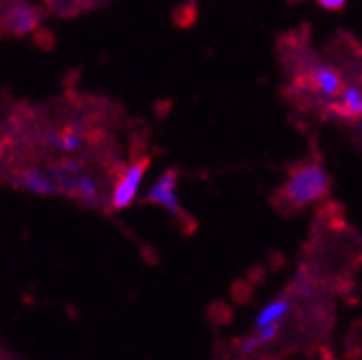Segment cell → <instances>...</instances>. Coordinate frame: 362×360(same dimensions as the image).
<instances>
[{"label":"cell","instance_id":"6da1fadb","mask_svg":"<svg viewBox=\"0 0 362 360\" xmlns=\"http://www.w3.org/2000/svg\"><path fill=\"white\" fill-rule=\"evenodd\" d=\"M329 192V175L318 161L312 164H300L289 170L287 182L281 190L285 202L294 208H307L320 202Z\"/></svg>","mask_w":362,"mask_h":360},{"label":"cell","instance_id":"7a4b0ae2","mask_svg":"<svg viewBox=\"0 0 362 360\" xmlns=\"http://www.w3.org/2000/svg\"><path fill=\"white\" fill-rule=\"evenodd\" d=\"M148 166H151V157H139L137 161H133L131 166H126V170L122 173L119 182L115 184L113 194H111V208L113 210H124L135 202L139 186H141V179H144V175H146Z\"/></svg>","mask_w":362,"mask_h":360},{"label":"cell","instance_id":"3957f363","mask_svg":"<svg viewBox=\"0 0 362 360\" xmlns=\"http://www.w3.org/2000/svg\"><path fill=\"white\" fill-rule=\"evenodd\" d=\"M177 179L179 173L177 170H166L161 173L157 182L151 186L148 194H146V204H157L161 208H166L173 217H181V204H179V197H177Z\"/></svg>","mask_w":362,"mask_h":360},{"label":"cell","instance_id":"277c9868","mask_svg":"<svg viewBox=\"0 0 362 360\" xmlns=\"http://www.w3.org/2000/svg\"><path fill=\"white\" fill-rule=\"evenodd\" d=\"M38 11L31 9L25 3H16L7 9L5 13V27L9 29V33L13 35H27L31 33L35 27H38Z\"/></svg>","mask_w":362,"mask_h":360},{"label":"cell","instance_id":"5b68a950","mask_svg":"<svg viewBox=\"0 0 362 360\" xmlns=\"http://www.w3.org/2000/svg\"><path fill=\"white\" fill-rule=\"evenodd\" d=\"M21 186L27 190V192H33V194H42V197H49V194H58L62 192L60 184H56V179H53L47 173L38 170V168H27L21 173Z\"/></svg>","mask_w":362,"mask_h":360},{"label":"cell","instance_id":"8992f818","mask_svg":"<svg viewBox=\"0 0 362 360\" xmlns=\"http://www.w3.org/2000/svg\"><path fill=\"white\" fill-rule=\"evenodd\" d=\"M312 84L325 98H338L342 91V80L338 76V71L327 64H320L312 71Z\"/></svg>","mask_w":362,"mask_h":360},{"label":"cell","instance_id":"52a82bcc","mask_svg":"<svg viewBox=\"0 0 362 360\" xmlns=\"http://www.w3.org/2000/svg\"><path fill=\"white\" fill-rule=\"evenodd\" d=\"M289 310H292V303H289V298H285V296L269 301L265 308L257 314V318H255L257 330L263 327V325H272V323H279L283 316H287Z\"/></svg>","mask_w":362,"mask_h":360},{"label":"cell","instance_id":"ba28073f","mask_svg":"<svg viewBox=\"0 0 362 360\" xmlns=\"http://www.w3.org/2000/svg\"><path fill=\"white\" fill-rule=\"evenodd\" d=\"M338 102H340L342 109H345V113L349 115V120L362 115V93H360V88L345 86L340 91V95H338Z\"/></svg>","mask_w":362,"mask_h":360},{"label":"cell","instance_id":"9c48e42d","mask_svg":"<svg viewBox=\"0 0 362 360\" xmlns=\"http://www.w3.org/2000/svg\"><path fill=\"white\" fill-rule=\"evenodd\" d=\"M82 144H84V137L78 129H66L62 133V144H60V151L62 153H76L82 149Z\"/></svg>","mask_w":362,"mask_h":360},{"label":"cell","instance_id":"30bf717a","mask_svg":"<svg viewBox=\"0 0 362 360\" xmlns=\"http://www.w3.org/2000/svg\"><path fill=\"white\" fill-rule=\"evenodd\" d=\"M276 334H279V323H272V325H263V327H259L257 338L261 340V345H267V343H272V340L276 338Z\"/></svg>","mask_w":362,"mask_h":360},{"label":"cell","instance_id":"8fae6325","mask_svg":"<svg viewBox=\"0 0 362 360\" xmlns=\"http://www.w3.org/2000/svg\"><path fill=\"white\" fill-rule=\"evenodd\" d=\"M259 347H261V340L257 336H250V338H243L239 343V354L241 356H252L255 352H259Z\"/></svg>","mask_w":362,"mask_h":360},{"label":"cell","instance_id":"7c38bea8","mask_svg":"<svg viewBox=\"0 0 362 360\" xmlns=\"http://www.w3.org/2000/svg\"><path fill=\"white\" fill-rule=\"evenodd\" d=\"M60 170H64L69 175H80L82 173V164H80V161H76V159H64V161H60Z\"/></svg>","mask_w":362,"mask_h":360},{"label":"cell","instance_id":"4fadbf2b","mask_svg":"<svg viewBox=\"0 0 362 360\" xmlns=\"http://www.w3.org/2000/svg\"><path fill=\"white\" fill-rule=\"evenodd\" d=\"M316 3H318L322 9H329V11H340L342 7L347 5V0H316Z\"/></svg>","mask_w":362,"mask_h":360},{"label":"cell","instance_id":"5bb4252c","mask_svg":"<svg viewBox=\"0 0 362 360\" xmlns=\"http://www.w3.org/2000/svg\"><path fill=\"white\" fill-rule=\"evenodd\" d=\"M45 141L49 144L51 149H58V151H60V144H62V133H53V131H51V133H47V135H45Z\"/></svg>","mask_w":362,"mask_h":360},{"label":"cell","instance_id":"9a60e30c","mask_svg":"<svg viewBox=\"0 0 362 360\" xmlns=\"http://www.w3.org/2000/svg\"><path fill=\"white\" fill-rule=\"evenodd\" d=\"M358 131H360V133H362V120H360V122H358Z\"/></svg>","mask_w":362,"mask_h":360}]
</instances>
